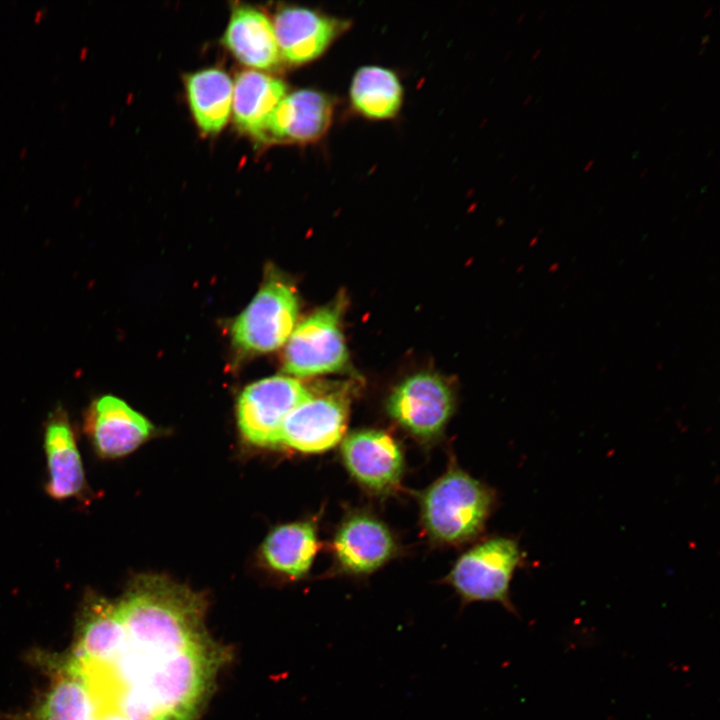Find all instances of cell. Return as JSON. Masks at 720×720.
Returning a JSON list of instances; mask_svg holds the SVG:
<instances>
[{
    "instance_id": "obj_1",
    "label": "cell",
    "mask_w": 720,
    "mask_h": 720,
    "mask_svg": "<svg viewBox=\"0 0 720 720\" xmlns=\"http://www.w3.org/2000/svg\"><path fill=\"white\" fill-rule=\"evenodd\" d=\"M115 604L129 637L158 652L175 655L207 640L203 599L166 577L138 576Z\"/></svg>"
},
{
    "instance_id": "obj_2",
    "label": "cell",
    "mask_w": 720,
    "mask_h": 720,
    "mask_svg": "<svg viewBox=\"0 0 720 720\" xmlns=\"http://www.w3.org/2000/svg\"><path fill=\"white\" fill-rule=\"evenodd\" d=\"M492 503L485 485L452 466L421 495V520L435 542L460 544L480 533Z\"/></svg>"
},
{
    "instance_id": "obj_3",
    "label": "cell",
    "mask_w": 720,
    "mask_h": 720,
    "mask_svg": "<svg viewBox=\"0 0 720 720\" xmlns=\"http://www.w3.org/2000/svg\"><path fill=\"white\" fill-rule=\"evenodd\" d=\"M520 562L521 552L514 540L491 538L462 554L446 577V582L453 587L463 604L499 602L512 611L509 588Z\"/></svg>"
},
{
    "instance_id": "obj_4",
    "label": "cell",
    "mask_w": 720,
    "mask_h": 720,
    "mask_svg": "<svg viewBox=\"0 0 720 720\" xmlns=\"http://www.w3.org/2000/svg\"><path fill=\"white\" fill-rule=\"evenodd\" d=\"M290 376H272L248 385L240 394L236 414L240 433L249 444L280 447V431L287 416L312 395Z\"/></svg>"
},
{
    "instance_id": "obj_5",
    "label": "cell",
    "mask_w": 720,
    "mask_h": 720,
    "mask_svg": "<svg viewBox=\"0 0 720 720\" xmlns=\"http://www.w3.org/2000/svg\"><path fill=\"white\" fill-rule=\"evenodd\" d=\"M295 292L285 282L270 279L231 327L235 346L245 352H271L287 342L298 316Z\"/></svg>"
},
{
    "instance_id": "obj_6",
    "label": "cell",
    "mask_w": 720,
    "mask_h": 720,
    "mask_svg": "<svg viewBox=\"0 0 720 720\" xmlns=\"http://www.w3.org/2000/svg\"><path fill=\"white\" fill-rule=\"evenodd\" d=\"M347 362L340 309L334 304L320 308L294 328L284 351L283 371L310 377L341 371Z\"/></svg>"
},
{
    "instance_id": "obj_7",
    "label": "cell",
    "mask_w": 720,
    "mask_h": 720,
    "mask_svg": "<svg viewBox=\"0 0 720 720\" xmlns=\"http://www.w3.org/2000/svg\"><path fill=\"white\" fill-rule=\"evenodd\" d=\"M350 395L345 386L313 392L285 419L280 431V447L303 453H319L333 448L340 442L347 427Z\"/></svg>"
},
{
    "instance_id": "obj_8",
    "label": "cell",
    "mask_w": 720,
    "mask_h": 720,
    "mask_svg": "<svg viewBox=\"0 0 720 720\" xmlns=\"http://www.w3.org/2000/svg\"><path fill=\"white\" fill-rule=\"evenodd\" d=\"M453 403L452 392L441 378L420 373L405 379L393 390L387 410L415 438L432 442L442 434Z\"/></svg>"
},
{
    "instance_id": "obj_9",
    "label": "cell",
    "mask_w": 720,
    "mask_h": 720,
    "mask_svg": "<svg viewBox=\"0 0 720 720\" xmlns=\"http://www.w3.org/2000/svg\"><path fill=\"white\" fill-rule=\"evenodd\" d=\"M272 25L281 60L302 65L322 56L351 22L306 7L286 6L277 10Z\"/></svg>"
},
{
    "instance_id": "obj_10",
    "label": "cell",
    "mask_w": 720,
    "mask_h": 720,
    "mask_svg": "<svg viewBox=\"0 0 720 720\" xmlns=\"http://www.w3.org/2000/svg\"><path fill=\"white\" fill-rule=\"evenodd\" d=\"M83 430L98 457L115 459L141 446L152 436L154 427L125 401L106 395L86 410Z\"/></svg>"
},
{
    "instance_id": "obj_11",
    "label": "cell",
    "mask_w": 720,
    "mask_h": 720,
    "mask_svg": "<svg viewBox=\"0 0 720 720\" xmlns=\"http://www.w3.org/2000/svg\"><path fill=\"white\" fill-rule=\"evenodd\" d=\"M341 457L352 478L376 494L398 488L404 458L398 442L380 430H360L349 434L341 444Z\"/></svg>"
},
{
    "instance_id": "obj_12",
    "label": "cell",
    "mask_w": 720,
    "mask_h": 720,
    "mask_svg": "<svg viewBox=\"0 0 720 720\" xmlns=\"http://www.w3.org/2000/svg\"><path fill=\"white\" fill-rule=\"evenodd\" d=\"M333 553L339 569L349 575L370 574L387 561L397 550L389 528L367 513H353L339 526Z\"/></svg>"
},
{
    "instance_id": "obj_13",
    "label": "cell",
    "mask_w": 720,
    "mask_h": 720,
    "mask_svg": "<svg viewBox=\"0 0 720 720\" xmlns=\"http://www.w3.org/2000/svg\"><path fill=\"white\" fill-rule=\"evenodd\" d=\"M334 108V98L319 90L305 88L286 94L272 114L261 142H316L328 131Z\"/></svg>"
},
{
    "instance_id": "obj_14",
    "label": "cell",
    "mask_w": 720,
    "mask_h": 720,
    "mask_svg": "<svg viewBox=\"0 0 720 720\" xmlns=\"http://www.w3.org/2000/svg\"><path fill=\"white\" fill-rule=\"evenodd\" d=\"M47 459V494L56 500L83 499L88 491L76 438L65 410L50 414L44 431Z\"/></svg>"
},
{
    "instance_id": "obj_15",
    "label": "cell",
    "mask_w": 720,
    "mask_h": 720,
    "mask_svg": "<svg viewBox=\"0 0 720 720\" xmlns=\"http://www.w3.org/2000/svg\"><path fill=\"white\" fill-rule=\"evenodd\" d=\"M222 43L239 62L251 68L270 70L281 62L272 22L250 6L233 8Z\"/></svg>"
},
{
    "instance_id": "obj_16",
    "label": "cell",
    "mask_w": 720,
    "mask_h": 720,
    "mask_svg": "<svg viewBox=\"0 0 720 720\" xmlns=\"http://www.w3.org/2000/svg\"><path fill=\"white\" fill-rule=\"evenodd\" d=\"M286 84L255 70L237 74L233 84L232 112L236 126L261 141L269 120L286 96Z\"/></svg>"
},
{
    "instance_id": "obj_17",
    "label": "cell",
    "mask_w": 720,
    "mask_h": 720,
    "mask_svg": "<svg viewBox=\"0 0 720 720\" xmlns=\"http://www.w3.org/2000/svg\"><path fill=\"white\" fill-rule=\"evenodd\" d=\"M404 98L399 76L391 69L379 65H365L354 73L349 101L353 112L361 117L383 121L395 118Z\"/></svg>"
},
{
    "instance_id": "obj_18",
    "label": "cell",
    "mask_w": 720,
    "mask_h": 720,
    "mask_svg": "<svg viewBox=\"0 0 720 720\" xmlns=\"http://www.w3.org/2000/svg\"><path fill=\"white\" fill-rule=\"evenodd\" d=\"M187 100L199 129L208 135L217 134L228 122L233 96L229 75L209 68L185 77Z\"/></svg>"
},
{
    "instance_id": "obj_19",
    "label": "cell",
    "mask_w": 720,
    "mask_h": 720,
    "mask_svg": "<svg viewBox=\"0 0 720 720\" xmlns=\"http://www.w3.org/2000/svg\"><path fill=\"white\" fill-rule=\"evenodd\" d=\"M317 549L316 527L311 521H302L274 528L261 552L269 567L297 579L310 570Z\"/></svg>"
},
{
    "instance_id": "obj_20",
    "label": "cell",
    "mask_w": 720,
    "mask_h": 720,
    "mask_svg": "<svg viewBox=\"0 0 720 720\" xmlns=\"http://www.w3.org/2000/svg\"><path fill=\"white\" fill-rule=\"evenodd\" d=\"M594 162H595L594 159H591L583 168L584 172L589 171L591 169V167L593 166Z\"/></svg>"
},
{
    "instance_id": "obj_21",
    "label": "cell",
    "mask_w": 720,
    "mask_h": 720,
    "mask_svg": "<svg viewBox=\"0 0 720 720\" xmlns=\"http://www.w3.org/2000/svg\"><path fill=\"white\" fill-rule=\"evenodd\" d=\"M710 40V35L705 34L701 39V46H705V44Z\"/></svg>"
},
{
    "instance_id": "obj_22",
    "label": "cell",
    "mask_w": 720,
    "mask_h": 720,
    "mask_svg": "<svg viewBox=\"0 0 720 720\" xmlns=\"http://www.w3.org/2000/svg\"><path fill=\"white\" fill-rule=\"evenodd\" d=\"M541 50H542L541 48H537V49H536V51H535V52L533 53V55H532V59H533V60L538 57V55L541 53Z\"/></svg>"
},
{
    "instance_id": "obj_23",
    "label": "cell",
    "mask_w": 720,
    "mask_h": 720,
    "mask_svg": "<svg viewBox=\"0 0 720 720\" xmlns=\"http://www.w3.org/2000/svg\"><path fill=\"white\" fill-rule=\"evenodd\" d=\"M713 7H714L713 5L710 6V7L706 10V12L704 13L703 16H704V17H707V16L709 15V13L713 10Z\"/></svg>"
},
{
    "instance_id": "obj_24",
    "label": "cell",
    "mask_w": 720,
    "mask_h": 720,
    "mask_svg": "<svg viewBox=\"0 0 720 720\" xmlns=\"http://www.w3.org/2000/svg\"><path fill=\"white\" fill-rule=\"evenodd\" d=\"M545 13H546V9H542L538 15V19H541L543 17V15H545Z\"/></svg>"
},
{
    "instance_id": "obj_25",
    "label": "cell",
    "mask_w": 720,
    "mask_h": 720,
    "mask_svg": "<svg viewBox=\"0 0 720 720\" xmlns=\"http://www.w3.org/2000/svg\"><path fill=\"white\" fill-rule=\"evenodd\" d=\"M705 50H706V47H705V46H702V47L700 48V50L698 51V55H699V56L702 55V54L705 52Z\"/></svg>"
},
{
    "instance_id": "obj_26",
    "label": "cell",
    "mask_w": 720,
    "mask_h": 720,
    "mask_svg": "<svg viewBox=\"0 0 720 720\" xmlns=\"http://www.w3.org/2000/svg\"><path fill=\"white\" fill-rule=\"evenodd\" d=\"M649 167H645L644 170L640 173V177H643L646 172H648Z\"/></svg>"
},
{
    "instance_id": "obj_27",
    "label": "cell",
    "mask_w": 720,
    "mask_h": 720,
    "mask_svg": "<svg viewBox=\"0 0 720 720\" xmlns=\"http://www.w3.org/2000/svg\"><path fill=\"white\" fill-rule=\"evenodd\" d=\"M531 98H532V95H531V94L528 95L527 98H526V100H525V104H526L528 101H530Z\"/></svg>"
}]
</instances>
